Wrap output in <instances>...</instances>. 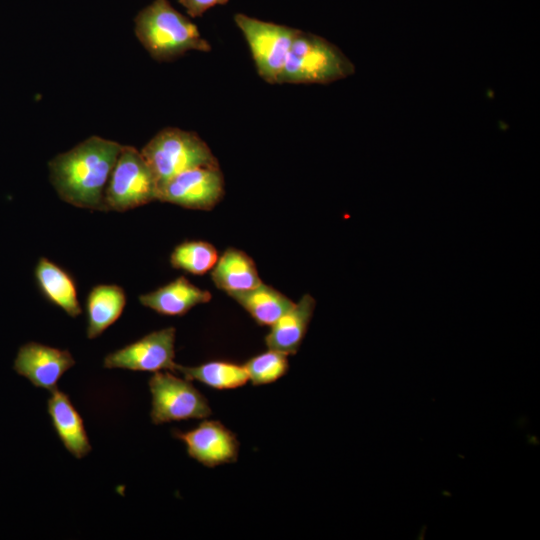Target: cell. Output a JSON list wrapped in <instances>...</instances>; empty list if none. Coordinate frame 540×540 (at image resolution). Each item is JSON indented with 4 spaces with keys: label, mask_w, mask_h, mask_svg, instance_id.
<instances>
[{
    "label": "cell",
    "mask_w": 540,
    "mask_h": 540,
    "mask_svg": "<svg viewBox=\"0 0 540 540\" xmlns=\"http://www.w3.org/2000/svg\"><path fill=\"white\" fill-rule=\"evenodd\" d=\"M123 146L91 136L51 159L50 180L59 197L75 207L103 210L105 189Z\"/></svg>",
    "instance_id": "obj_1"
},
{
    "label": "cell",
    "mask_w": 540,
    "mask_h": 540,
    "mask_svg": "<svg viewBox=\"0 0 540 540\" xmlns=\"http://www.w3.org/2000/svg\"><path fill=\"white\" fill-rule=\"evenodd\" d=\"M159 184L141 151L123 146L104 193L103 210L124 212L158 200Z\"/></svg>",
    "instance_id": "obj_5"
},
{
    "label": "cell",
    "mask_w": 540,
    "mask_h": 540,
    "mask_svg": "<svg viewBox=\"0 0 540 540\" xmlns=\"http://www.w3.org/2000/svg\"><path fill=\"white\" fill-rule=\"evenodd\" d=\"M224 196L219 166L196 167L181 172L159 186L158 200L183 208L211 210Z\"/></svg>",
    "instance_id": "obj_8"
},
{
    "label": "cell",
    "mask_w": 540,
    "mask_h": 540,
    "mask_svg": "<svg viewBox=\"0 0 540 540\" xmlns=\"http://www.w3.org/2000/svg\"><path fill=\"white\" fill-rule=\"evenodd\" d=\"M34 274L39 290L49 302L72 318L81 314L75 281L66 270L48 258L41 257Z\"/></svg>",
    "instance_id": "obj_15"
},
{
    "label": "cell",
    "mask_w": 540,
    "mask_h": 540,
    "mask_svg": "<svg viewBox=\"0 0 540 540\" xmlns=\"http://www.w3.org/2000/svg\"><path fill=\"white\" fill-rule=\"evenodd\" d=\"M241 305L260 326L273 325L294 305L280 291L263 282L253 289L229 295Z\"/></svg>",
    "instance_id": "obj_18"
},
{
    "label": "cell",
    "mask_w": 540,
    "mask_h": 540,
    "mask_svg": "<svg viewBox=\"0 0 540 540\" xmlns=\"http://www.w3.org/2000/svg\"><path fill=\"white\" fill-rule=\"evenodd\" d=\"M74 365L75 360L68 350L27 342L18 349L13 369L33 386L51 392L57 389L62 375Z\"/></svg>",
    "instance_id": "obj_11"
},
{
    "label": "cell",
    "mask_w": 540,
    "mask_h": 540,
    "mask_svg": "<svg viewBox=\"0 0 540 540\" xmlns=\"http://www.w3.org/2000/svg\"><path fill=\"white\" fill-rule=\"evenodd\" d=\"M175 372L217 390L240 388L249 382L244 365L230 361H209L197 366L176 364Z\"/></svg>",
    "instance_id": "obj_19"
},
{
    "label": "cell",
    "mask_w": 540,
    "mask_h": 540,
    "mask_svg": "<svg viewBox=\"0 0 540 540\" xmlns=\"http://www.w3.org/2000/svg\"><path fill=\"white\" fill-rule=\"evenodd\" d=\"M182 441L188 455L206 467L235 463L239 455L236 435L217 420H204L188 431H174Z\"/></svg>",
    "instance_id": "obj_10"
},
{
    "label": "cell",
    "mask_w": 540,
    "mask_h": 540,
    "mask_svg": "<svg viewBox=\"0 0 540 540\" xmlns=\"http://www.w3.org/2000/svg\"><path fill=\"white\" fill-rule=\"evenodd\" d=\"M126 305V294L116 284H99L93 287L86 299L87 329L89 339L100 336L114 324Z\"/></svg>",
    "instance_id": "obj_17"
},
{
    "label": "cell",
    "mask_w": 540,
    "mask_h": 540,
    "mask_svg": "<svg viewBox=\"0 0 540 540\" xmlns=\"http://www.w3.org/2000/svg\"><path fill=\"white\" fill-rule=\"evenodd\" d=\"M315 306L316 300L310 294L303 295L270 326L271 329L265 337L267 348L287 355L296 354L307 333Z\"/></svg>",
    "instance_id": "obj_13"
},
{
    "label": "cell",
    "mask_w": 540,
    "mask_h": 540,
    "mask_svg": "<svg viewBox=\"0 0 540 540\" xmlns=\"http://www.w3.org/2000/svg\"><path fill=\"white\" fill-rule=\"evenodd\" d=\"M48 414L60 441L75 458L81 459L92 449L81 415L69 396L55 389L47 402Z\"/></svg>",
    "instance_id": "obj_12"
},
{
    "label": "cell",
    "mask_w": 540,
    "mask_h": 540,
    "mask_svg": "<svg viewBox=\"0 0 540 540\" xmlns=\"http://www.w3.org/2000/svg\"><path fill=\"white\" fill-rule=\"evenodd\" d=\"M251 51L258 75L277 84L299 29L263 21L243 13L234 16Z\"/></svg>",
    "instance_id": "obj_6"
},
{
    "label": "cell",
    "mask_w": 540,
    "mask_h": 540,
    "mask_svg": "<svg viewBox=\"0 0 540 540\" xmlns=\"http://www.w3.org/2000/svg\"><path fill=\"white\" fill-rule=\"evenodd\" d=\"M174 327L153 331L141 339L108 354L103 366L132 371L158 372L174 371L175 359Z\"/></svg>",
    "instance_id": "obj_9"
},
{
    "label": "cell",
    "mask_w": 540,
    "mask_h": 540,
    "mask_svg": "<svg viewBox=\"0 0 540 540\" xmlns=\"http://www.w3.org/2000/svg\"><path fill=\"white\" fill-rule=\"evenodd\" d=\"M355 72L352 61L333 43L299 30L277 84H329Z\"/></svg>",
    "instance_id": "obj_3"
},
{
    "label": "cell",
    "mask_w": 540,
    "mask_h": 540,
    "mask_svg": "<svg viewBox=\"0 0 540 540\" xmlns=\"http://www.w3.org/2000/svg\"><path fill=\"white\" fill-rule=\"evenodd\" d=\"M243 365L254 386L272 384L289 370L288 355L272 349L251 357Z\"/></svg>",
    "instance_id": "obj_21"
},
{
    "label": "cell",
    "mask_w": 540,
    "mask_h": 540,
    "mask_svg": "<svg viewBox=\"0 0 540 540\" xmlns=\"http://www.w3.org/2000/svg\"><path fill=\"white\" fill-rule=\"evenodd\" d=\"M134 22L136 37L158 62L173 61L191 50H211L197 26L168 0H154L139 11Z\"/></svg>",
    "instance_id": "obj_2"
},
{
    "label": "cell",
    "mask_w": 540,
    "mask_h": 540,
    "mask_svg": "<svg viewBox=\"0 0 540 540\" xmlns=\"http://www.w3.org/2000/svg\"><path fill=\"white\" fill-rule=\"evenodd\" d=\"M229 0H178L185 8L189 16L196 18L202 16L206 11L216 5H224Z\"/></svg>",
    "instance_id": "obj_22"
},
{
    "label": "cell",
    "mask_w": 540,
    "mask_h": 540,
    "mask_svg": "<svg viewBox=\"0 0 540 540\" xmlns=\"http://www.w3.org/2000/svg\"><path fill=\"white\" fill-rule=\"evenodd\" d=\"M216 248L205 241H185L177 245L170 255L171 266L194 275L212 270L218 260Z\"/></svg>",
    "instance_id": "obj_20"
},
{
    "label": "cell",
    "mask_w": 540,
    "mask_h": 540,
    "mask_svg": "<svg viewBox=\"0 0 540 540\" xmlns=\"http://www.w3.org/2000/svg\"><path fill=\"white\" fill-rule=\"evenodd\" d=\"M216 287L228 295L247 291L262 283L253 259L242 250L228 248L211 270Z\"/></svg>",
    "instance_id": "obj_16"
},
{
    "label": "cell",
    "mask_w": 540,
    "mask_h": 540,
    "mask_svg": "<svg viewBox=\"0 0 540 540\" xmlns=\"http://www.w3.org/2000/svg\"><path fill=\"white\" fill-rule=\"evenodd\" d=\"M141 154L155 174L159 186L186 170L219 166L210 147L197 133L176 127L160 130L142 148Z\"/></svg>",
    "instance_id": "obj_4"
},
{
    "label": "cell",
    "mask_w": 540,
    "mask_h": 540,
    "mask_svg": "<svg viewBox=\"0 0 540 540\" xmlns=\"http://www.w3.org/2000/svg\"><path fill=\"white\" fill-rule=\"evenodd\" d=\"M151 421L155 425L172 421L204 419L212 411L206 397L186 378L168 371L155 372L149 379Z\"/></svg>",
    "instance_id": "obj_7"
},
{
    "label": "cell",
    "mask_w": 540,
    "mask_h": 540,
    "mask_svg": "<svg viewBox=\"0 0 540 540\" xmlns=\"http://www.w3.org/2000/svg\"><path fill=\"white\" fill-rule=\"evenodd\" d=\"M211 297L208 290H203L180 276L152 292L140 295L139 301L159 314L182 316L193 307L208 303Z\"/></svg>",
    "instance_id": "obj_14"
}]
</instances>
